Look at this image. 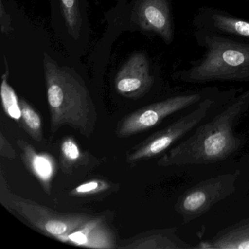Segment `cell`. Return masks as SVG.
Wrapping results in <instances>:
<instances>
[{"label": "cell", "mask_w": 249, "mask_h": 249, "mask_svg": "<svg viewBox=\"0 0 249 249\" xmlns=\"http://www.w3.org/2000/svg\"><path fill=\"white\" fill-rule=\"evenodd\" d=\"M194 37L203 55L177 71L175 79L195 84L249 81V42L207 30H195Z\"/></svg>", "instance_id": "cell-3"}, {"label": "cell", "mask_w": 249, "mask_h": 249, "mask_svg": "<svg viewBox=\"0 0 249 249\" xmlns=\"http://www.w3.org/2000/svg\"><path fill=\"white\" fill-rule=\"evenodd\" d=\"M119 249H195L183 241L176 234L175 228L156 230L140 235L138 238L118 246Z\"/></svg>", "instance_id": "cell-13"}, {"label": "cell", "mask_w": 249, "mask_h": 249, "mask_svg": "<svg viewBox=\"0 0 249 249\" xmlns=\"http://www.w3.org/2000/svg\"><path fill=\"white\" fill-rule=\"evenodd\" d=\"M43 62L51 133L53 135L62 126H68L89 138L95 129L97 114L88 89L46 53Z\"/></svg>", "instance_id": "cell-2"}, {"label": "cell", "mask_w": 249, "mask_h": 249, "mask_svg": "<svg viewBox=\"0 0 249 249\" xmlns=\"http://www.w3.org/2000/svg\"><path fill=\"white\" fill-rule=\"evenodd\" d=\"M195 30H207L249 42V21L213 7L199 8L194 14Z\"/></svg>", "instance_id": "cell-10"}, {"label": "cell", "mask_w": 249, "mask_h": 249, "mask_svg": "<svg viewBox=\"0 0 249 249\" xmlns=\"http://www.w3.org/2000/svg\"><path fill=\"white\" fill-rule=\"evenodd\" d=\"M215 102L214 93L204 98L192 111L129 149L126 153V162L135 164L158 157L167 151L204 120Z\"/></svg>", "instance_id": "cell-5"}, {"label": "cell", "mask_w": 249, "mask_h": 249, "mask_svg": "<svg viewBox=\"0 0 249 249\" xmlns=\"http://www.w3.org/2000/svg\"><path fill=\"white\" fill-rule=\"evenodd\" d=\"M62 243L89 249H113L118 248L116 237L103 217H93L75 231L59 237Z\"/></svg>", "instance_id": "cell-11"}, {"label": "cell", "mask_w": 249, "mask_h": 249, "mask_svg": "<svg viewBox=\"0 0 249 249\" xmlns=\"http://www.w3.org/2000/svg\"><path fill=\"white\" fill-rule=\"evenodd\" d=\"M0 20H1V30H2V33H9L11 31V17L5 11L2 2H1V6H0Z\"/></svg>", "instance_id": "cell-21"}, {"label": "cell", "mask_w": 249, "mask_h": 249, "mask_svg": "<svg viewBox=\"0 0 249 249\" xmlns=\"http://www.w3.org/2000/svg\"><path fill=\"white\" fill-rule=\"evenodd\" d=\"M249 107V89L234 97L210 122L198 125L193 133L164 153L160 167L200 165L223 161L235 153L241 140L234 135V124Z\"/></svg>", "instance_id": "cell-1"}, {"label": "cell", "mask_w": 249, "mask_h": 249, "mask_svg": "<svg viewBox=\"0 0 249 249\" xmlns=\"http://www.w3.org/2000/svg\"><path fill=\"white\" fill-rule=\"evenodd\" d=\"M135 21L142 30L154 33L167 45L174 40L171 0H140Z\"/></svg>", "instance_id": "cell-8"}, {"label": "cell", "mask_w": 249, "mask_h": 249, "mask_svg": "<svg viewBox=\"0 0 249 249\" xmlns=\"http://www.w3.org/2000/svg\"><path fill=\"white\" fill-rule=\"evenodd\" d=\"M60 167L65 174H72L75 169L87 165L89 161L88 154L80 148L72 137L65 138L61 143Z\"/></svg>", "instance_id": "cell-15"}, {"label": "cell", "mask_w": 249, "mask_h": 249, "mask_svg": "<svg viewBox=\"0 0 249 249\" xmlns=\"http://www.w3.org/2000/svg\"><path fill=\"white\" fill-rule=\"evenodd\" d=\"M112 186L110 182L104 179H91L71 190L70 195L75 197H88L109 192L112 189Z\"/></svg>", "instance_id": "cell-18"}, {"label": "cell", "mask_w": 249, "mask_h": 249, "mask_svg": "<svg viewBox=\"0 0 249 249\" xmlns=\"http://www.w3.org/2000/svg\"><path fill=\"white\" fill-rule=\"evenodd\" d=\"M195 247L202 249H249V218L227 227Z\"/></svg>", "instance_id": "cell-14"}, {"label": "cell", "mask_w": 249, "mask_h": 249, "mask_svg": "<svg viewBox=\"0 0 249 249\" xmlns=\"http://www.w3.org/2000/svg\"><path fill=\"white\" fill-rule=\"evenodd\" d=\"M65 23L75 38L79 36L81 27V15L77 0H61Z\"/></svg>", "instance_id": "cell-19"}, {"label": "cell", "mask_w": 249, "mask_h": 249, "mask_svg": "<svg viewBox=\"0 0 249 249\" xmlns=\"http://www.w3.org/2000/svg\"><path fill=\"white\" fill-rule=\"evenodd\" d=\"M148 58L144 53L132 55L121 68L115 79V87L121 95L138 99L145 95L154 85Z\"/></svg>", "instance_id": "cell-9"}, {"label": "cell", "mask_w": 249, "mask_h": 249, "mask_svg": "<svg viewBox=\"0 0 249 249\" xmlns=\"http://www.w3.org/2000/svg\"><path fill=\"white\" fill-rule=\"evenodd\" d=\"M240 172L224 173L199 182L179 196L175 210L184 224L206 213L214 205L228 197L235 191Z\"/></svg>", "instance_id": "cell-7"}, {"label": "cell", "mask_w": 249, "mask_h": 249, "mask_svg": "<svg viewBox=\"0 0 249 249\" xmlns=\"http://www.w3.org/2000/svg\"><path fill=\"white\" fill-rule=\"evenodd\" d=\"M17 145L21 149L23 163L41 184L45 192L50 195L52 181L56 172V162L52 156L38 153L27 141L18 139Z\"/></svg>", "instance_id": "cell-12"}, {"label": "cell", "mask_w": 249, "mask_h": 249, "mask_svg": "<svg viewBox=\"0 0 249 249\" xmlns=\"http://www.w3.org/2000/svg\"><path fill=\"white\" fill-rule=\"evenodd\" d=\"M8 71L2 75L1 85V98L5 113L11 119L20 124L21 121V110L19 100L12 87L8 83Z\"/></svg>", "instance_id": "cell-17"}, {"label": "cell", "mask_w": 249, "mask_h": 249, "mask_svg": "<svg viewBox=\"0 0 249 249\" xmlns=\"http://www.w3.org/2000/svg\"><path fill=\"white\" fill-rule=\"evenodd\" d=\"M0 154L5 158L13 160L17 157L15 150L13 148L9 141L4 136L2 132L0 133Z\"/></svg>", "instance_id": "cell-20"}, {"label": "cell", "mask_w": 249, "mask_h": 249, "mask_svg": "<svg viewBox=\"0 0 249 249\" xmlns=\"http://www.w3.org/2000/svg\"><path fill=\"white\" fill-rule=\"evenodd\" d=\"M0 201L7 209L17 213L36 230L58 239L82 227L94 216L81 213H61L11 192L1 174Z\"/></svg>", "instance_id": "cell-4"}, {"label": "cell", "mask_w": 249, "mask_h": 249, "mask_svg": "<svg viewBox=\"0 0 249 249\" xmlns=\"http://www.w3.org/2000/svg\"><path fill=\"white\" fill-rule=\"evenodd\" d=\"M21 110L20 124L36 142H41L43 139V121L37 110L24 99L19 100Z\"/></svg>", "instance_id": "cell-16"}, {"label": "cell", "mask_w": 249, "mask_h": 249, "mask_svg": "<svg viewBox=\"0 0 249 249\" xmlns=\"http://www.w3.org/2000/svg\"><path fill=\"white\" fill-rule=\"evenodd\" d=\"M214 91V89H207L202 91L178 94L141 107L119 122L116 127V136L126 138L155 127L167 116L195 106L205 97L213 94Z\"/></svg>", "instance_id": "cell-6"}]
</instances>
